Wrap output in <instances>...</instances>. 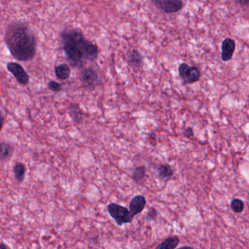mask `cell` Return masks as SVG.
I'll list each match as a JSON object with an SVG mask.
<instances>
[{"instance_id": "cell-1", "label": "cell", "mask_w": 249, "mask_h": 249, "mask_svg": "<svg viewBox=\"0 0 249 249\" xmlns=\"http://www.w3.org/2000/svg\"><path fill=\"white\" fill-rule=\"evenodd\" d=\"M4 39L12 56L17 61H32L36 55L37 41L27 23L11 22L6 28Z\"/></svg>"}, {"instance_id": "cell-2", "label": "cell", "mask_w": 249, "mask_h": 249, "mask_svg": "<svg viewBox=\"0 0 249 249\" xmlns=\"http://www.w3.org/2000/svg\"><path fill=\"white\" fill-rule=\"evenodd\" d=\"M66 56L74 67H81L85 61H93L99 55L97 45L88 40L77 29H65L61 34Z\"/></svg>"}, {"instance_id": "cell-3", "label": "cell", "mask_w": 249, "mask_h": 249, "mask_svg": "<svg viewBox=\"0 0 249 249\" xmlns=\"http://www.w3.org/2000/svg\"><path fill=\"white\" fill-rule=\"evenodd\" d=\"M107 211L118 226L130 223L134 218L128 209L117 203H112L108 205Z\"/></svg>"}, {"instance_id": "cell-4", "label": "cell", "mask_w": 249, "mask_h": 249, "mask_svg": "<svg viewBox=\"0 0 249 249\" xmlns=\"http://www.w3.org/2000/svg\"><path fill=\"white\" fill-rule=\"evenodd\" d=\"M180 77L186 84H193L199 81L200 72L196 67H190L188 64L182 63L178 67Z\"/></svg>"}, {"instance_id": "cell-5", "label": "cell", "mask_w": 249, "mask_h": 249, "mask_svg": "<svg viewBox=\"0 0 249 249\" xmlns=\"http://www.w3.org/2000/svg\"><path fill=\"white\" fill-rule=\"evenodd\" d=\"M7 69L16 78V81L22 86H26L29 83V76L23 67L16 62H9Z\"/></svg>"}, {"instance_id": "cell-6", "label": "cell", "mask_w": 249, "mask_h": 249, "mask_svg": "<svg viewBox=\"0 0 249 249\" xmlns=\"http://www.w3.org/2000/svg\"><path fill=\"white\" fill-rule=\"evenodd\" d=\"M158 8L165 13H177L182 9V0H152Z\"/></svg>"}, {"instance_id": "cell-7", "label": "cell", "mask_w": 249, "mask_h": 249, "mask_svg": "<svg viewBox=\"0 0 249 249\" xmlns=\"http://www.w3.org/2000/svg\"><path fill=\"white\" fill-rule=\"evenodd\" d=\"M80 80L84 86L88 88H95L101 83L97 72L92 68L83 70L80 74Z\"/></svg>"}, {"instance_id": "cell-8", "label": "cell", "mask_w": 249, "mask_h": 249, "mask_svg": "<svg viewBox=\"0 0 249 249\" xmlns=\"http://www.w3.org/2000/svg\"><path fill=\"white\" fill-rule=\"evenodd\" d=\"M235 49V41L231 38L225 39L222 42V54H221V58L222 61H229L232 59L233 56L234 52Z\"/></svg>"}, {"instance_id": "cell-9", "label": "cell", "mask_w": 249, "mask_h": 249, "mask_svg": "<svg viewBox=\"0 0 249 249\" xmlns=\"http://www.w3.org/2000/svg\"><path fill=\"white\" fill-rule=\"evenodd\" d=\"M146 205V198L142 195L135 196L131 200H130V205H129V209H130V213L134 217L136 215L139 214L144 209Z\"/></svg>"}, {"instance_id": "cell-10", "label": "cell", "mask_w": 249, "mask_h": 249, "mask_svg": "<svg viewBox=\"0 0 249 249\" xmlns=\"http://www.w3.org/2000/svg\"><path fill=\"white\" fill-rule=\"evenodd\" d=\"M14 152V146L8 142H0V161L9 159Z\"/></svg>"}, {"instance_id": "cell-11", "label": "cell", "mask_w": 249, "mask_h": 249, "mask_svg": "<svg viewBox=\"0 0 249 249\" xmlns=\"http://www.w3.org/2000/svg\"><path fill=\"white\" fill-rule=\"evenodd\" d=\"M55 74L59 80H66L70 77L71 70L67 64H60L55 67Z\"/></svg>"}, {"instance_id": "cell-12", "label": "cell", "mask_w": 249, "mask_h": 249, "mask_svg": "<svg viewBox=\"0 0 249 249\" xmlns=\"http://www.w3.org/2000/svg\"><path fill=\"white\" fill-rule=\"evenodd\" d=\"M69 113L76 124H80L83 122V114L78 105H74V104L70 105L69 107Z\"/></svg>"}, {"instance_id": "cell-13", "label": "cell", "mask_w": 249, "mask_h": 249, "mask_svg": "<svg viewBox=\"0 0 249 249\" xmlns=\"http://www.w3.org/2000/svg\"><path fill=\"white\" fill-rule=\"evenodd\" d=\"M180 243L178 237H170L157 246L155 249H175Z\"/></svg>"}, {"instance_id": "cell-14", "label": "cell", "mask_w": 249, "mask_h": 249, "mask_svg": "<svg viewBox=\"0 0 249 249\" xmlns=\"http://www.w3.org/2000/svg\"><path fill=\"white\" fill-rule=\"evenodd\" d=\"M15 178L19 183L23 182L24 181L25 176L26 173V167L23 162H16L14 166Z\"/></svg>"}, {"instance_id": "cell-15", "label": "cell", "mask_w": 249, "mask_h": 249, "mask_svg": "<svg viewBox=\"0 0 249 249\" xmlns=\"http://www.w3.org/2000/svg\"><path fill=\"white\" fill-rule=\"evenodd\" d=\"M158 174L162 179H169L174 175V170L171 165L168 164H162L158 167Z\"/></svg>"}, {"instance_id": "cell-16", "label": "cell", "mask_w": 249, "mask_h": 249, "mask_svg": "<svg viewBox=\"0 0 249 249\" xmlns=\"http://www.w3.org/2000/svg\"><path fill=\"white\" fill-rule=\"evenodd\" d=\"M129 61H130V64L133 67H139L142 66V62H143V58H142V55H141L139 51L133 50L132 52L130 53Z\"/></svg>"}, {"instance_id": "cell-17", "label": "cell", "mask_w": 249, "mask_h": 249, "mask_svg": "<svg viewBox=\"0 0 249 249\" xmlns=\"http://www.w3.org/2000/svg\"><path fill=\"white\" fill-rule=\"evenodd\" d=\"M146 175V168L144 166H139L135 168L133 171L132 178L136 183L142 182Z\"/></svg>"}, {"instance_id": "cell-18", "label": "cell", "mask_w": 249, "mask_h": 249, "mask_svg": "<svg viewBox=\"0 0 249 249\" xmlns=\"http://www.w3.org/2000/svg\"><path fill=\"white\" fill-rule=\"evenodd\" d=\"M231 209L235 213H240L244 212V203L241 199L235 198L231 201Z\"/></svg>"}, {"instance_id": "cell-19", "label": "cell", "mask_w": 249, "mask_h": 249, "mask_svg": "<svg viewBox=\"0 0 249 249\" xmlns=\"http://www.w3.org/2000/svg\"><path fill=\"white\" fill-rule=\"evenodd\" d=\"M48 87L49 90L54 92V93H58L62 90V86H61V84L58 83V82L54 81V80H51L48 83Z\"/></svg>"}, {"instance_id": "cell-20", "label": "cell", "mask_w": 249, "mask_h": 249, "mask_svg": "<svg viewBox=\"0 0 249 249\" xmlns=\"http://www.w3.org/2000/svg\"><path fill=\"white\" fill-rule=\"evenodd\" d=\"M157 216H158V212L153 208H151L148 212L147 215H146V219L149 221L154 220V219H156Z\"/></svg>"}, {"instance_id": "cell-21", "label": "cell", "mask_w": 249, "mask_h": 249, "mask_svg": "<svg viewBox=\"0 0 249 249\" xmlns=\"http://www.w3.org/2000/svg\"><path fill=\"white\" fill-rule=\"evenodd\" d=\"M184 134L186 137H190V136H193V135H194L193 129L192 128V127H187V128H186L185 130H184Z\"/></svg>"}, {"instance_id": "cell-22", "label": "cell", "mask_w": 249, "mask_h": 249, "mask_svg": "<svg viewBox=\"0 0 249 249\" xmlns=\"http://www.w3.org/2000/svg\"><path fill=\"white\" fill-rule=\"evenodd\" d=\"M4 115L3 112L0 110V131L2 129L3 125H4Z\"/></svg>"}, {"instance_id": "cell-23", "label": "cell", "mask_w": 249, "mask_h": 249, "mask_svg": "<svg viewBox=\"0 0 249 249\" xmlns=\"http://www.w3.org/2000/svg\"><path fill=\"white\" fill-rule=\"evenodd\" d=\"M235 1L241 5H249V0H235Z\"/></svg>"}, {"instance_id": "cell-24", "label": "cell", "mask_w": 249, "mask_h": 249, "mask_svg": "<svg viewBox=\"0 0 249 249\" xmlns=\"http://www.w3.org/2000/svg\"><path fill=\"white\" fill-rule=\"evenodd\" d=\"M0 249H10V248L4 243H0Z\"/></svg>"}, {"instance_id": "cell-25", "label": "cell", "mask_w": 249, "mask_h": 249, "mask_svg": "<svg viewBox=\"0 0 249 249\" xmlns=\"http://www.w3.org/2000/svg\"><path fill=\"white\" fill-rule=\"evenodd\" d=\"M178 249H194V248L191 247H188V246H185V247H182Z\"/></svg>"}]
</instances>
